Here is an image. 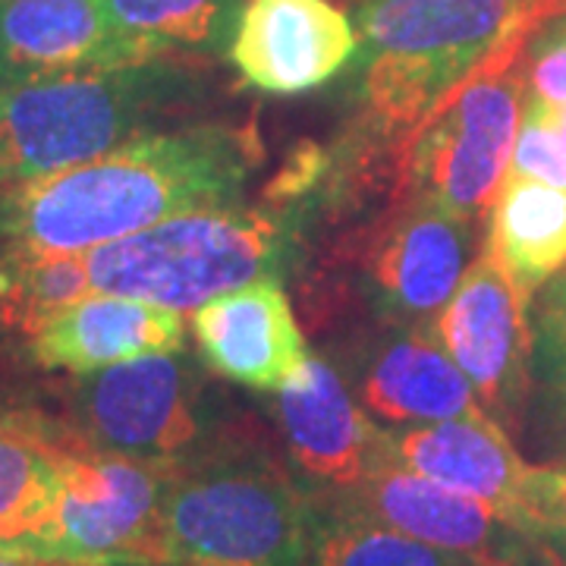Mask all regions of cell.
Listing matches in <instances>:
<instances>
[{
  "mask_svg": "<svg viewBox=\"0 0 566 566\" xmlns=\"http://www.w3.org/2000/svg\"><path fill=\"white\" fill-rule=\"evenodd\" d=\"M475 227L444 205L406 192L368 252V277L387 315L412 327H434L465 268L475 262Z\"/></svg>",
  "mask_w": 566,
  "mask_h": 566,
  "instance_id": "11",
  "label": "cell"
},
{
  "mask_svg": "<svg viewBox=\"0 0 566 566\" xmlns=\"http://www.w3.org/2000/svg\"><path fill=\"white\" fill-rule=\"evenodd\" d=\"M0 566H82V564H57V560H32V557L0 554Z\"/></svg>",
  "mask_w": 566,
  "mask_h": 566,
  "instance_id": "28",
  "label": "cell"
},
{
  "mask_svg": "<svg viewBox=\"0 0 566 566\" xmlns=\"http://www.w3.org/2000/svg\"><path fill=\"white\" fill-rule=\"evenodd\" d=\"M359 98L403 145L510 35H535L526 0H356Z\"/></svg>",
  "mask_w": 566,
  "mask_h": 566,
  "instance_id": "2",
  "label": "cell"
},
{
  "mask_svg": "<svg viewBox=\"0 0 566 566\" xmlns=\"http://www.w3.org/2000/svg\"><path fill=\"white\" fill-rule=\"evenodd\" d=\"M318 516L277 465H177L155 566H305Z\"/></svg>",
  "mask_w": 566,
  "mask_h": 566,
  "instance_id": "3",
  "label": "cell"
},
{
  "mask_svg": "<svg viewBox=\"0 0 566 566\" xmlns=\"http://www.w3.org/2000/svg\"><path fill=\"white\" fill-rule=\"evenodd\" d=\"M542 566H564V564H560V560H557L554 554H545V560H542Z\"/></svg>",
  "mask_w": 566,
  "mask_h": 566,
  "instance_id": "30",
  "label": "cell"
},
{
  "mask_svg": "<svg viewBox=\"0 0 566 566\" xmlns=\"http://www.w3.org/2000/svg\"><path fill=\"white\" fill-rule=\"evenodd\" d=\"M434 334L491 419L510 416L523 403L535 359L528 296L488 252L465 268L434 322Z\"/></svg>",
  "mask_w": 566,
  "mask_h": 566,
  "instance_id": "8",
  "label": "cell"
},
{
  "mask_svg": "<svg viewBox=\"0 0 566 566\" xmlns=\"http://www.w3.org/2000/svg\"><path fill=\"white\" fill-rule=\"evenodd\" d=\"M80 416L92 450L142 463L180 465L199 441L186 371L170 353L95 371L82 387Z\"/></svg>",
  "mask_w": 566,
  "mask_h": 566,
  "instance_id": "9",
  "label": "cell"
},
{
  "mask_svg": "<svg viewBox=\"0 0 566 566\" xmlns=\"http://www.w3.org/2000/svg\"><path fill=\"white\" fill-rule=\"evenodd\" d=\"M547 111H551V123H554V129H557L566 151V104H547Z\"/></svg>",
  "mask_w": 566,
  "mask_h": 566,
  "instance_id": "29",
  "label": "cell"
},
{
  "mask_svg": "<svg viewBox=\"0 0 566 566\" xmlns=\"http://www.w3.org/2000/svg\"><path fill=\"white\" fill-rule=\"evenodd\" d=\"M359 51L356 25L331 0H243L230 61L245 85L303 95L331 82Z\"/></svg>",
  "mask_w": 566,
  "mask_h": 566,
  "instance_id": "10",
  "label": "cell"
},
{
  "mask_svg": "<svg viewBox=\"0 0 566 566\" xmlns=\"http://www.w3.org/2000/svg\"><path fill=\"white\" fill-rule=\"evenodd\" d=\"M532 98L545 104H566V17L564 22L538 29L523 57Z\"/></svg>",
  "mask_w": 566,
  "mask_h": 566,
  "instance_id": "25",
  "label": "cell"
},
{
  "mask_svg": "<svg viewBox=\"0 0 566 566\" xmlns=\"http://www.w3.org/2000/svg\"><path fill=\"white\" fill-rule=\"evenodd\" d=\"M557 17H566V0H526V25L532 32Z\"/></svg>",
  "mask_w": 566,
  "mask_h": 566,
  "instance_id": "27",
  "label": "cell"
},
{
  "mask_svg": "<svg viewBox=\"0 0 566 566\" xmlns=\"http://www.w3.org/2000/svg\"><path fill=\"white\" fill-rule=\"evenodd\" d=\"M363 400L387 422L431 424L485 412L434 327H412L371 359Z\"/></svg>",
  "mask_w": 566,
  "mask_h": 566,
  "instance_id": "18",
  "label": "cell"
},
{
  "mask_svg": "<svg viewBox=\"0 0 566 566\" xmlns=\"http://www.w3.org/2000/svg\"><path fill=\"white\" fill-rule=\"evenodd\" d=\"M535 365L547 385L566 390V271L557 274L535 308Z\"/></svg>",
  "mask_w": 566,
  "mask_h": 566,
  "instance_id": "24",
  "label": "cell"
},
{
  "mask_svg": "<svg viewBox=\"0 0 566 566\" xmlns=\"http://www.w3.org/2000/svg\"><path fill=\"white\" fill-rule=\"evenodd\" d=\"M174 469L104 450H66L51 520L0 554L82 566H155Z\"/></svg>",
  "mask_w": 566,
  "mask_h": 566,
  "instance_id": "7",
  "label": "cell"
},
{
  "mask_svg": "<svg viewBox=\"0 0 566 566\" xmlns=\"http://www.w3.org/2000/svg\"><path fill=\"white\" fill-rule=\"evenodd\" d=\"M259 161L249 129L139 136L0 196V237L29 255H82L186 211L227 208Z\"/></svg>",
  "mask_w": 566,
  "mask_h": 566,
  "instance_id": "1",
  "label": "cell"
},
{
  "mask_svg": "<svg viewBox=\"0 0 566 566\" xmlns=\"http://www.w3.org/2000/svg\"><path fill=\"white\" fill-rule=\"evenodd\" d=\"M66 447L22 428H0V551L35 535L54 513Z\"/></svg>",
  "mask_w": 566,
  "mask_h": 566,
  "instance_id": "21",
  "label": "cell"
},
{
  "mask_svg": "<svg viewBox=\"0 0 566 566\" xmlns=\"http://www.w3.org/2000/svg\"><path fill=\"white\" fill-rule=\"evenodd\" d=\"M532 35L510 39L400 145L409 196L482 223L513 155L526 104L523 57Z\"/></svg>",
  "mask_w": 566,
  "mask_h": 566,
  "instance_id": "5",
  "label": "cell"
},
{
  "mask_svg": "<svg viewBox=\"0 0 566 566\" xmlns=\"http://www.w3.org/2000/svg\"><path fill=\"white\" fill-rule=\"evenodd\" d=\"M82 255L95 293L196 312L240 286L274 281L283 262V230L259 211L205 208Z\"/></svg>",
  "mask_w": 566,
  "mask_h": 566,
  "instance_id": "4",
  "label": "cell"
},
{
  "mask_svg": "<svg viewBox=\"0 0 566 566\" xmlns=\"http://www.w3.org/2000/svg\"><path fill=\"white\" fill-rule=\"evenodd\" d=\"M334 513L453 551L520 554L526 538L494 504L438 485L400 463H385L359 485L337 491Z\"/></svg>",
  "mask_w": 566,
  "mask_h": 566,
  "instance_id": "12",
  "label": "cell"
},
{
  "mask_svg": "<svg viewBox=\"0 0 566 566\" xmlns=\"http://www.w3.org/2000/svg\"><path fill=\"white\" fill-rule=\"evenodd\" d=\"M104 13L145 63L170 51L218 48L237 29L240 0H102Z\"/></svg>",
  "mask_w": 566,
  "mask_h": 566,
  "instance_id": "20",
  "label": "cell"
},
{
  "mask_svg": "<svg viewBox=\"0 0 566 566\" xmlns=\"http://www.w3.org/2000/svg\"><path fill=\"white\" fill-rule=\"evenodd\" d=\"M180 346V312L111 293H88L63 305L32 331V353L44 368L80 375L145 356H167Z\"/></svg>",
  "mask_w": 566,
  "mask_h": 566,
  "instance_id": "17",
  "label": "cell"
},
{
  "mask_svg": "<svg viewBox=\"0 0 566 566\" xmlns=\"http://www.w3.org/2000/svg\"><path fill=\"white\" fill-rule=\"evenodd\" d=\"M192 331L205 363L237 385L281 390L308 363L293 305L274 281L249 283L205 303L196 308Z\"/></svg>",
  "mask_w": 566,
  "mask_h": 566,
  "instance_id": "16",
  "label": "cell"
},
{
  "mask_svg": "<svg viewBox=\"0 0 566 566\" xmlns=\"http://www.w3.org/2000/svg\"><path fill=\"white\" fill-rule=\"evenodd\" d=\"M485 252L526 296L566 271V189L506 174L488 211Z\"/></svg>",
  "mask_w": 566,
  "mask_h": 566,
  "instance_id": "19",
  "label": "cell"
},
{
  "mask_svg": "<svg viewBox=\"0 0 566 566\" xmlns=\"http://www.w3.org/2000/svg\"><path fill=\"white\" fill-rule=\"evenodd\" d=\"M390 460L438 485L494 504L516 528L526 526V506L535 465H528L504 428L488 412H472L447 422L416 424L387 434Z\"/></svg>",
  "mask_w": 566,
  "mask_h": 566,
  "instance_id": "14",
  "label": "cell"
},
{
  "mask_svg": "<svg viewBox=\"0 0 566 566\" xmlns=\"http://www.w3.org/2000/svg\"><path fill=\"white\" fill-rule=\"evenodd\" d=\"M277 412L296 465L324 485L344 491L394 463L387 431L365 419L340 375L322 359H308L281 387Z\"/></svg>",
  "mask_w": 566,
  "mask_h": 566,
  "instance_id": "13",
  "label": "cell"
},
{
  "mask_svg": "<svg viewBox=\"0 0 566 566\" xmlns=\"http://www.w3.org/2000/svg\"><path fill=\"white\" fill-rule=\"evenodd\" d=\"M506 174L566 189L564 142H560L554 123H551L547 104L538 102V98H528L523 104V120H520V129H516V142H513V155H510Z\"/></svg>",
  "mask_w": 566,
  "mask_h": 566,
  "instance_id": "23",
  "label": "cell"
},
{
  "mask_svg": "<svg viewBox=\"0 0 566 566\" xmlns=\"http://www.w3.org/2000/svg\"><path fill=\"white\" fill-rule=\"evenodd\" d=\"M305 566H523L520 554L453 551L353 516L318 523Z\"/></svg>",
  "mask_w": 566,
  "mask_h": 566,
  "instance_id": "22",
  "label": "cell"
},
{
  "mask_svg": "<svg viewBox=\"0 0 566 566\" xmlns=\"http://www.w3.org/2000/svg\"><path fill=\"white\" fill-rule=\"evenodd\" d=\"M120 66L145 61L114 32L102 0H0V88Z\"/></svg>",
  "mask_w": 566,
  "mask_h": 566,
  "instance_id": "15",
  "label": "cell"
},
{
  "mask_svg": "<svg viewBox=\"0 0 566 566\" xmlns=\"http://www.w3.org/2000/svg\"><path fill=\"white\" fill-rule=\"evenodd\" d=\"M158 63L0 88V182L57 174L136 136L167 85Z\"/></svg>",
  "mask_w": 566,
  "mask_h": 566,
  "instance_id": "6",
  "label": "cell"
},
{
  "mask_svg": "<svg viewBox=\"0 0 566 566\" xmlns=\"http://www.w3.org/2000/svg\"><path fill=\"white\" fill-rule=\"evenodd\" d=\"M528 535H564L566 538V465L535 469L526 506Z\"/></svg>",
  "mask_w": 566,
  "mask_h": 566,
  "instance_id": "26",
  "label": "cell"
}]
</instances>
